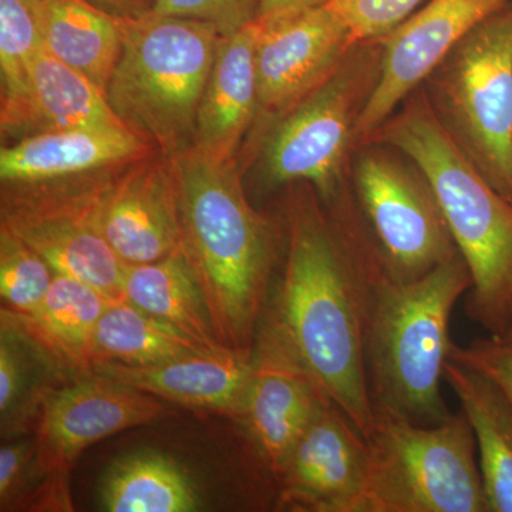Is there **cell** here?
<instances>
[{"instance_id":"1","label":"cell","mask_w":512,"mask_h":512,"mask_svg":"<svg viewBox=\"0 0 512 512\" xmlns=\"http://www.w3.org/2000/svg\"><path fill=\"white\" fill-rule=\"evenodd\" d=\"M288 252L265 323L369 439L375 423L365 359V284L349 207L326 212L315 190L286 205Z\"/></svg>"},{"instance_id":"2","label":"cell","mask_w":512,"mask_h":512,"mask_svg":"<svg viewBox=\"0 0 512 512\" xmlns=\"http://www.w3.org/2000/svg\"><path fill=\"white\" fill-rule=\"evenodd\" d=\"M365 284V359L373 407L419 424L451 416L441 393L451 343L450 320L471 275L461 255L423 278L397 282L377 262L365 232L355 228Z\"/></svg>"},{"instance_id":"3","label":"cell","mask_w":512,"mask_h":512,"mask_svg":"<svg viewBox=\"0 0 512 512\" xmlns=\"http://www.w3.org/2000/svg\"><path fill=\"white\" fill-rule=\"evenodd\" d=\"M184 248L222 345L254 348L276 259L274 225L249 204L237 161L198 148L173 158Z\"/></svg>"},{"instance_id":"4","label":"cell","mask_w":512,"mask_h":512,"mask_svg":"<svg viewBox=\"0 0 512 512\" xmlns=\"http://www.w3.org/2000/svg\"><path fill=\"white\" fill-rule=\"evenodd\" d=\"M384 144L429 178L470 271L468 318L503 338L512 322V204L454 144L431 110L423 87L410 94L363 144Z\"/></svg>"},{"instance_id":"5","label":"cell","mask_w":512,"mask_h":512,"mask_svg":"<svg viewBox=\"0 0 512 512\" xmlns=\"http://www.w3.org/2000/svg\"><path fill=\"white\" fill-rule=\"evenodd\" d=\"M119 19L123 49L106 99L128 130L173 160L194 147L221 32L202 20L154 10Z\"/></svg>"},{"instance_id":"6","label":"cell","mask_w":512,"mask_h":512,"mask_svg":"<svg viewBox=\"0 0 512 512\" xmlns=\"http://www.w3.org/2000/svg\"><path fill=\"white\" fill-rule=\"evenodd\" d=\"M373 410L366 512H490L463 413L419 424L386 407Z\"/></svg>"},{"instance_id":"7","label":"cell","mask_w":512,"mask_h":512,"mask_svg":"<svg viewBox=\"0 0 512 512\" xmlns=\"http://www.w3.org/2000/svg\"><path fill=\"white\" fill-rule=\"evenodd\" d=\"M421 87L454 144L512 204V2L471 30Z\"/></svg>"},{"instance_id":"8","label":"cell","mask_w":512,"mask_h":512,"mask_svg":"<svg viewBox=\"0 0 512 512\" xmlns=\"http://www.w3.org/2000/svg\"><path fill=\"white\" fill-rule=\"evenodd\" d=\"M382 59L379 40L357 43L325 82L265 131L259 167L266 188L303 181L326 205L338 200Z\"/></svg>"},{"instance_id":"9","label":"cell","mask_w":512,"mask_h":512,"mask_svg":"<svg viewBox=\"0 0 512 512\" xmlns=\"http://www.w3.org/2000/svg\"><path fill=\"white\" fill-rule=\"evenodd\" d=\"M352 161L353 205L384 274L397 282L416 281L460 255L419 165L375 143L357 147Z\"/></svg>"},{"instance_id":"10","label":"cell","mask_w":512,"mask_h":512,"mask_svg":"<svg viewBox=\"0 0 512 512\" xmlns=\"http://www.w3.org/2000/svg\"><path fill=\"white\" fill-rule=\"evenodd\" d=\"M113 170L39 187L2 190V225L22 238L55 274L123 299L126 265L94 222V204Z\"/></svg>"},{"instance_id":"11","label":"cell","mask_w":512,"mask_h":512,"mask_svg":"<svg viewBox=\"0 0 512 512\" xmlns=\"http://www.w3.org/2000/svg\"><path fill=\"white\" fill-rule=\"evenodd\" d=\"M165 413L158 397L110 377H74L47 397L35 431L37 466L62 511H72L69 476L87 447Z\"/></svg>"},{"instance_id":"12","label":"cell","mask_w":512,"mask_h":512,"mask_svg":"<svg viewBox=\"0 0 512 512\" xmlns=\"http://www.w3.org/2000/svg\"><path fill=\"white\" fill-rule=\"evenodd\" d=\"M94 222L127 265L160 261L183 248V211L173 161L150 154L116 168L97 194Z\"/></svg>"},{"instance_id":"13","label":"cell","mask_w":512,"mask_h":512,"mask_svg":"<svg viewBox=\"0 0 512 512\" xmlns=\"http://www.w3.org/2000/svg\"><path fill=\"white\" fill-rule=\"evenodd\" d=\"M512 0H429L379 39L382 74L356 128L357 147L402 106L410 94L476 26ZM357 150V148H356Z\"/></svg>"},{"instance_id":"14","label":"cell","mask_w":512,"mask_h":512,"mask_svg":"<svg viewBox=\"0 0 512 512\" xmlns=\"http://www.w3.org/2000/svg\"><path fill=\"white\" fill-rule=\"evenodd\" d=\"M369 443L348 414L323 403L279 476L278 508L366 512Z\"/></svg>"},{"instance_id":"15","label":"cell","mask_w":512,"mask_h":512,"mask_svg":"<svg viewBox=\"0 0 512 512\" xmlns=\"http://www.w3.org/2000/svg\"><path fill=\"white\" fill-rule=\"evenodd\" d=\"M256 25V123L264 124L265 134L282 114L325 82L357 43L326 3L281 22Z\"/></svg>"},{"instance_id":"16","label":"cell","mask_w":512,"mask_h":512,"mask_svg":"<svg viewBox=\"0 0 512 512\" xmlns=\"http://www.w3.org/2000/svg\"><path fill=\"white\" fill-rule=\"evenodd\" d=\"M255 339V372L238 420L279 478L313 416L330 399L268 323Z\"/></svg>"},{"instance_id":"17","label":"cell","mask_w":512,"mask_h":512,"mask_svg":"<svg viewBox=\"0 0 512 512\" xmlns=\"http://www.w3.org/2000/svg\"><path fill=\"white\" fill-rule=\"evenodd\" d=\"M255 372L251 349L201 350L151 366L96 363L92 373L191 407L239 419Z\"/></svg>"},{"instance_id":"18","label":"cell","mask_w":512,"mask_h":512,"mask_svg":"<svg viewBox=\"0 0 512 512\" xmlns=\"http://www.w3.org/2000/svg\"><path fill=\"white\" fill-rule=\"evenodd\" d=\"M154 148L130 130L50 131L0 150L2 188L62 183L133 163Z\"/></svg>"},{"instance_id":"19","label":"cell","mask_w":512,"mask_h":512,"mask_svg":"<svg viewBox=\"0 0 512 512\" xmlns=\"http://www.w3.org/2000/svg\"><path fill=\"white\" fill-rule=\"evenodd\" d=\"M0 127L8 144L50 131L128 130L111 110L103 90L45 49L30 66L25 99L15 109L0 114Z\"/></svg>"},{"instance_id":"20","label":"cell","mask_w":512,"mask_h":512,"mask_svg":"<svg viewBox=\"0 0 512 512\" xmlns=\"http://www.w3.org/2000/svg\"><path fill=\"white\" fill-rule=\"evenodd\" d=\"M258 25L222 36L198 110L194 147L221 160H235L258 119L255 49Z\"/></svg>"},{"instance_id":"21","label":"cell","mask_w":512,"mask_h":512,"mask_svg":"<svg viewBox=\"0 0 512 512\" xmlns=\"http://www.w3.org/2000/svg\"><path fill=\"white\" fill-rule=\"evenodd\" d=\"M444 382L476 437L490 512H512V407L491 380L448 359Z\"/></svg>"},{"instance_id":"22","label":"cell","mask_w":512,"mask_h":512,"mask_svg":"<svg viewBox=\"0 0 512 512\" xmlns=\"http://www.w3.org/2000/svg\"><path fill=\"white\" fill-rule=\"evenodd\" d=\"M74 379L13 313L0 315V434L35 431L49 394Z\"/></svg>"},{"instance_id":"23","label":"cell","mask_w":512,"mask_h":512,"mask_svg":"<svg viewBox=\"0 0 512 512\" xmlns=\"http://www.w3.org/2000/svg\"><path fill=\"white\" fill-rule=\"evenodd\" d=\"M123 299L183 330L204 348H225L184 247L160 261L126 265Z\"/></svg>"},{"instance_id":"24","label":"cell","mask_w":512,"mask_h":512,"mask_svg":"<svg viewBox=\"0 0 512 512\" xmlns=\"http://www.w3.org/2000/svg\"><path fill=\"white\" fill-rule=\"evenodd\" d=\"M45 50L106 94L121 49L119 15L90 0H43Z\"/></svg>"},{"instance_id":"25","label":"cell","mask_w":512,"mask_h":512,"mask_svg":"<svg viewBox=\"0 0 512 512\" xmlns=\"http://www.w3.org/2000/svg\"><path fill=\"white\" fill-rule=\"evenodd\" d=\"M99 505L109 512H191L201 510L204 500L183 464L144 448L110 464L100 481Z\"/></svg>"},{"instance_id":"26","label":"cell","mask_w":512,"mask_h":512,"mask_svg":"<svg viewBox=\"0 0 512 512\" xmlns=\"http://www.w3.org/2000/svg\"><path fill=\"white\" fill-rule=\"evenodd\" d=\"M82 281L55 274L39 308L29 315L13 313L73 377L92 373L90 345L97 323L110 303Z\"/></svg>"},{"instance_id":"27","label":"cell","mask_w":512,"mask_h":512,"mask_svg":"<svg viewBox=\"0 0 512 512\" xmlns=\"http://www.w3.org/2000/svg\"><path fill=\"white\" fill-rule=\"evenodd\" d=\"M207 349L170 323L126 299L111 301L97 323L90 365L151 366Z\"/></svg>"},{"instance_id":"28","label":"cell","mask_w":512,"mask_h":512,"mask_svg":"<svg viewBox=\"0 0 512 512\" xmlns=\"http://www.w3.org/2000/svg\"><path fill=\"white\" fill-rule=\"evenodd\" d=\"M43 49V0H0V114L25 99L30 66Z\"/></svg>"},{"instance_id":"29","label":"cell","mask_w":512,"mask_h":512,"mask_svg":"<svg viewBox=\"0 0 512 512\" xmlns=\"http://www.w3.org/2000/svg\"><path fill=\"white\" fill-rule=\"evenodd\" d=\"M55 272L35 249L0 227V298L3 309L29 315L45 299Z\"/></svg>"},{"instance_id":"30","label":"cell","mask_w":512,"mask_h":512,"mask_svg":"<svg viewBox=\"0 0 512 512\" xmlns=\"http://www.w3.org/2000/svg\"><path fill=\"white\" fill-rule=\"evenodd\" d=\"M16 510L59 511L37 466L35 433L2 439L0 447V511Z\"/></svg>"},{"instance_id":"31","label":"cell","mask_w":512,"mask_h":512,"mask_svg":"<svg viewBox=\"0 0 512 512\" xmlns=\"http://www.w3.org/2000/svg\"><path fill=\"white\" fill-rule=\"evenodd\" d=\"M424 0H328L355 43L382 39L413 15Z\"/></svg>"},{"instance_id":"32","label":"cell","mask_w":512,"mask_h":512,"mask_svg":"<svg viewBox=\"0 0 512 512\" xmlns=\"http://www.w3.org/2000/svg\"><path fill=\"white\" fill-rule=\"evenodd\" d=\"M261 0H157L154 12L211 23L222 36L255 22Z\"/></svg>"},{"instance_id":"33","label":"cell","mask_w":512,"mask_h":512,"mask_svg":"<svg viewBox=\"0 0 512 512\" xmlns=\"http://www.w3.org/2000/svg\"><path fill=\"white\" fill-rule=\"evenodd\" d=\"M448 359L470 367L491 380L512 407V342L497 336L471 340L466 346L451 343Z\"/></svg>"},{"instance_id":"34","label":"cell","mask_w":512,"mask_h":512,"mask_svg":"<svg viewBox=\"0 0 512 512\" xmlns=\"http://www.w3.org/2000/svg\"><path fill=\"white\" fill-rule=\"evenodd\" d=\"M328 0H261L255 22L259 25H271L281 20L292 18L318 6Z\"/></svg>"},{"instance_id":"35","label":"cell","mask_w":512,"mask_h":512,"mask_svg":"<svg viewBox=\"0 0 512 512\" xmlns=\"http://www.w3.org/2000/svg\"><path fill=\"white\" fill-rule=\"evenodd\" d=\"M96 2L107 6L116 15L137 16L151 12L156 6L157 0H96Z\"/></svg>"},{"instance_id":"36","label":"cell","mask_w":512,"mask_h":512,"mask_svg":"<svg viewBox=\"0 0 512 512\" xmlns=\"http://www.w3.org/2000/svg\"><path fill=\"white\" fill-rule=\"evenodd\" d=\"M503 339L511 340V342H512V322H511V325L508 326L507 332H505V335L503 336Z\"/></svg>"}]
</instances>
